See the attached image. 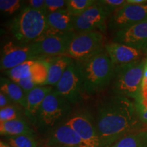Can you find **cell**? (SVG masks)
Listing matches in <instances>:
<instances>
[{
  "instance_id": "obj_19",
  "label": "cell",
  "mask_w": 147,
  "mask_h": 147,
  "mask_svg": "<svg viewBox=\"0 0 147 147\" xmlns=\"http://www.w3.org/2000/svg\"><path fill=\"white\" fill-rule=\"evenodd\" d=\"M0 134L6 138L21 135L34 136L35 131L24 119H18L0 123Z\"/></svg>"
},
{
  "instance_id": "obj_37",
  "label": "cell",
  "mask_w": 147,
  "mask_h": 147,
  "mask_svg": "<svg viewBox=\"0 0 147 147\" xmlns=\"http://www.w3.org/2000/svg\"><path fill=\"white\" fill-rule=\"evenodd\" d=\"M40 147H52V146H45V145H43V146H40Z\"/></svg>"
},
{
  "instance_id": "obj_8",
  "label": "cell",
  "mask_w": 147,
  "mask_h": 147,
  "mask_svg": "<svg viewBox=\"0 0 147 147\" xmlns=\"http://www.w3.org/2000/svg\"><path fill=\"white\" fill-rule=\"evenodd\" d=\"M55 89L71 105L80 102L83 89L81 69L78 61H73L55 86Z\"/></svg>"
},
{
  "instance_id": "obj_28",
  "label": "cell",
  "mask_w": 147,
  "mask_h": 147,
  "mask_svg": "<svg viewBox=\"0 0 147 147\" xmlns=\"http://www.w3.org/2000/svg\"><path fill=\"white\" fill-rule=\"evenodd\" d=\"M23 2L19 0H1L0 10L7 15H12L22 8Z\"/></svg>"
},
{
  "instance_id": "obj_5",
  "label": "cell",
  "mask_w": 147,
  "mask_h": 147,
  "mask_svg": "<svg viewBox=\"0 0 147 147\" xmlns=\"http://www.w3.org/2000/svg\"><path fill=\"white\" fill-rule=\"evenodd\" d=\"M71 105L54 89L42 103L37 113L35 125L40 130L51 129L69 115Z\"/></svg>"
},
{
  "instance_id": "obj_13",
  "label": "cell",
  "mask_w": 147,
  "mask_h": 147,
  "mask_svg": "<svg viewBox=\"0 0 147 147\" xmlns=\"http://www.w3.org/2000/svg\"><path fill=\"white\" fill-rule=\"evenodd\" d=\"M113 42L125 45L140 51L147 49V20L114 34Z\"/></svg>"
},
{
  "instance_id": "obj_4",
  "label": "cell",
  "mask_w": 147,
  "mask_h": 147,
  "mask_svg": "<svg viewBox=\"0 0 147 147\" xmlns=\"http://www.w3.org/2000/svg\"><path fill=\"white\" fill-rule=\"evenodd\" d=\"M145 59L115 66L113 80V91L115 95H120L134 102L142 91V82Z\"/></svg>"
},
{
  "instance_id": "obj_34",
  "label": "cell",
  "mask_w": 147,
  "mask_h": 147,
  "mask_svg": "<svg viewBox=\"0 0 147 147\" xmlns=\"http://www.w3.org/2000/svg\"><path fill=\"white\" fill-rule=\"evenodd\" d=\"M127 3L136 5H144L147 3V0H126Z\"/></svg>"
},
{
  "instance_id": "obj_36",
  "label": "cell",
  "mask_w": 147,
  "mask_h": 147,
  "mask_svg": "<svg viewBox=\"0 0 147 147\" xmlns=\"http://www.w3.org/2000/svg\"><path fill=\"white\" fill-rule=\"evenodd\" d=\"M144 52H145V54H146V57H147V49H146V50L144 51Z\"/></svg>"
},
{
  "instance_id": "obj_14",
  "label": "cell",
  "mask_w": 147,
  "mask_h": 147,
  "mask_svg": "<svg viewBox=\"0 0 147 147\" xmlns=\"http://www.w3.org/2000/svg\"><path fill=\"white\" fill-rule=\"evenodd\" d=\"M45 145L52 147H89L76 132L65 123L51 132Z\"/></svg>"
},
{
  "instance_id": "obj_22",
  "label": "cell",
  "mask_w": 147,
  "mask_h": 147,
  "mask_svg": "<svg viewBox=\"0 0 147 147\" xmlns=\"http://www.w3.org/2000/svg\"><path fill=\"white\" fill-rule=\"evenodd\" d=\"M36 60H30L16 66L14 68L5 71V75L14 82L24 80L32 76V69Z\"/></svg>"
},
{
  "instance_id": "obj_23",
  "label": "cell",
  "mask_w": 147,
  "mask_h": 147,
  "mask_svg": "<svg viewBox=\"0 0 147 147\" xmlns=\"http://www.w3.org/2000/svg\"><path fill=\"white\" fill-rule=\"evenodd\" d=\"M31 77L37 86L45 85L48 78V66L45 60H36Z\"/></svg>"
},
{
  "instance_id": "obj_9",
  "label": "cell",
  "mask_w": 147,
  "mask_h": 147,
  "mask_svg": "<svg viewBox=\"0 0 147 147\" xmlns=\"http://www.w3.org/2000/svg\"><path fill=\"white\" fill-rule=\"evenodd\" d=\"M147 20V3L136 5L127 3L110 16L108 29L114 32L129 28Z\"/></svg>"
},
{
  "instance_id": "obj_18",
  "label": "cell",
  "mask_w": 147,
  "mask_h": 147,
  "mask_svg": "<svg viewBox=\"0 0 147 147\" xmlns=\"http://www.w3.org/2000/svg\"><path fill=\"white\" fill-rule=\"evenodd\" d=\"M42 59L45 61L48 66V78L45 85L53 87L57 85L64 72L74 61L65 55L52 57Z\"/></svg>"
},
{
  "instance_id": "obj_15",
  "label": "cell",
  "mask_w": 147,
  "mask_h": 147,
  "mask_svg": "<svg viewBox=\"0 0 147 147\" xmlns=\"http://www.w3.org/2000/svg\"><path fill=\"white\" fill-rule=\"evenodd\" d=\"M105 51L115 66L134 63L144 59L143 51L117 42H112L106 45Z\"/></svg>"
},
{
  "instance_id": "obj_31",
  "label": "cell",
  "mask_w": 147,
  "mask_h": 147,
  "mask_svg": "<svg viewBox=\"0 0 147 147\" xmlns=\"http://www.w3.org/2000/svg\"><path fill=\"white\" fill-rule=\"evenodd\" d=\"M25 3L30 8L45 12V0H29L25 1Z\"/></svg>"
},
{
  "instance_id": "obj_17",
  "label": "cell",
  "mask_w": 147,
  "mask_h": 147,
  "mask_svg": "<svg viewBox=\"0 0 147 147\" xmlns=\"http://www.w3.org/2000/svg\"><path fill=\"white\" fill-rule=\"evenodd\" d=\"M47 29L52 34H67L74 31V17L67 9L47 14Z\"/></svg>"
},
{
  "instance_id": "obj_12",
  "label": "cell",
  "mask_w": 147,
  "mask_h": 147,
  "mask_svg": "<svg viewBox=\"0 0 147 147\" xmlns=\"http://www.w3.org/2000/svg\"><path fill=\"white\" fill-rule=\"evenodd\" d=\"M30 60H37L29 45L9 41L1 48L0 67L1 71H7Z\"/></svg>"
},
{
  "instance_id": "obj_16",
  "label": "cell",
  "mask_w": 147,
  "mask_h": 147,
  "mask_svg": "<svg viewBox=\"0 0 147 147\" xmlns=\"http://www.w3.org/2000/svg\"><path fill=\"white\" fill-rule=\"evenodd\" d=\"M53 90V87L51 86H38L27 93L24 112L31 123L35 125L37 113L45 97Z\"/></svg>"
},
{
  "instance_id": "obj_7",
  "label": "cell",
  "mask_w": 147,
  "mask_h": 147,
  "mask_svg": "<svg viewBox=\"0 0 147 147\" xmlns=\"http://www.w3.org/2000/svg\"><path fill=\"white\" fill-rule=\"evenodd\" d=\"M75 34L74 32L67 34H52L46 32L31 44L30 47L37 60L65 55Z\"/></svg>"
},
{
  "instance_id": "obj_30",
  "label": "cell",
  "mask_w": 147,
  "mask_h": 147,
  "mask_svg": "<svg viewBox=\"0 0 147 147\" xmlns=\"http://www.w3.org/2000/svg\"><path fill=\"white\" fill-rule=\"evenodd\" d=\"M97 3L111 16V14H113L116 10L125 4L126 1L125 0H99L97 1Z\"/></svg>"
},
{
  "instance_id": "obj_26",
  "label": "cell",
  "mask_w": 147,
  "mask_h": 147,
  "mask_svg": "<svg viewBox=\"0 0 147 147\" xmlns=\"http://www.w3.org/2000/svg\"><path fill=\"white\" fill-rule=\"evenodd\" d=\"M134 103L140 120L143 124H147V91H141Z\"/></svg>"
},
{
  "instance_id": "obj_25",
  "label": "cell",
  "mask_w": 147,
  "mask_h": 147,
  "mask_svg": "<svg viewBox=\"0 0 147 147\" xmlns=\"http://www.w3.org/2000/svg\"><path fill=\"white\" fill-rule=\"evenodd\" d=\"M5 141L12 147H38V143L34 136L21 135L6 137Z\"/></svg>"
},
{
  "instance_id": "obj_24",
  "label": "cell",
  "mask_w": 147,
  "mask_h": 147,
  "mask_svg": "<svg viewBox=\"0 0 147 147\" xmlns=\"http://www.w3.org/2000/svg\"><path fill=\"white\" fill-rule=\"evenodd\" d=\"M95 0H67V10L76 17L83 13L89 7L95 3Z\"/></svg>"
},
{
  "instance_id": "obj_32",
  "label": "cell",
  "mask_w": 147,
  "mask_h": 147,
  "mask_svg": "<svg viewBox=\"0 0 147 147\" xmlns=\"http://www.w3.org/2000/svg\"><path fill=\"white\" fill-rule=\"evenodd\" d=\"M12 101L3 92L0 93V108H3L12 104Z\"/></svg>"
},
{
  "instance_id": "obj_33",
  "label": "cell",
  "mask_w": 147,
  "mask_h": 147,
  "mask_svg": "<svg viewBox=\"0 0 147 147\" xmlns=\"http://www.w3.org/2000/svg\"><path fill=\"white\" fill-rule=\"evenodd\" d=\"M142 91H147V58L145 59L142 82Z\"/></svg>"
},
{
  "instance_id": "obj_3",
  "label": "cell",
  "mask_w": 147,
  "mask_h": 147,
  "mask_svg": "<svg viewBox=\"0 0 147 147\" xmlns=\"http://www.w3.org/2000/svg\"><path fill=\"white\" fill-rule=\"evenodd\" d=\"M47 29V16L42 11L25 5L11 20L10 30L19 44L29 45L40 38Z\"/></svg>"
},
{
  "instance_id": "obj_6",
  "label": "cell",
  "mask_w": 147,
  "mask_h": 147,
  "mask_svg": "<svg viewBox=\"0 0 147 147\" xmlns=\"http://www.w3.org/2000/svg\"><path fill=\"white\" fill-rule=\"evenodd\" d=\"M105 46L102 32L76 33L65 55L76 61H83L105 51Z\"/></svg>"
},
{
  "instance_id": "obj_10",
  "label": "cell",
  "mask_w": 147,
  "mask_h": 147,
  "mask_svg": "<svg viewBox=\"0 0 147 147\" xmlns=\"http://www.w3.org/2000/svg\"><path fill=\"white\" fill-rule=\"evenodd\" d=\"M110 14L97 3V1L83 13L74 18L75 33L100 32L104 34L107 28V20Z\"/></svg>"
},
{
  "instance_id": "obj_2",
  "label": "cell",
  "mask_w": 147,
  "mask_h": 147,
  "mask_svg": "<svg viewBox=\"0 0 147 147\" xmlns=\"http://www.w3.org/2000/svg\"><path fill=\"white\" fill-rule=\"evenodd\" d=\"M78 62L81 69L83 93L89 95L100 93L113 81L115 65L106 51Z\"/></svg>"
},
{
  "instance_id": "obj_1",
  "label": "cell",
  "mask_w": 147,
  "mask_h": 147,
  "mask_svg": "<svg viewBox=\"0 0 147 147\" xmlns=\"http://www.w3.org/2000/svg\"><path fill=\"white\" fill-rule=\"evenodd\" d=\"M142 126L135 103L127 97L114 95L97 106L96 127L100 147H110L125 136L142 129Z\"/></svg>"
},
{
  "instance_id": "obj_27",
  "label": "cell",
  "mask_w": 147,
  "mask_h": 147,
  "mask_svg": "<svg viewBox=\"0 0 147 147\" xmlns=\"http://www.w3.org/2000/svg\"><path fill=\"white\" fill-rule=\"evenodd\" d=\"M21 117V111L19 108L18 106H14L13 104L0 109V123L22 119Z\"/></svg>"
},
{
  "instance_id": "obj_21",
  "label": "cell",
  "mask_w": 147,
  "mask_h": 147,
  "mask_svg": "<svg viewBox=\"0 0 147 147\" xmlns=\"http://www.w3.org/2000/svg\"><path fill=\"white\" fill-rule=\"evenodd\" d=\"M110 147H147V129H140L125 136Z\"/></svg>"
},
{
  "instance_id": "obj_35",
  "label": "cell",
  "mask_w": 147,
  "mask_h": 147,
  "mask_svg": "<svg viewBox=\"0 0 147 147\" xmlns=\"http://www.w3.org/2000/svg\"><path fill=\"white\" fill-rule=\"evenodd\" d=\"M0 147H12L10 144H8L5 140H1L0 141Z\"/></svg>"
},
{
  "instance_id": "obj_11",
  "label": "cell",
  "mask_w": 147,
  "mask_h": 147,
  "mask_svg": "<svg viewBox=\"0 0 147 147\" xmlns=\"http://www.w3.org/2000/svg\"><path fill=\"white\" fill-rule=\"evenodd\" d=\"M89 147H100V142L92 116L87 111H80L71 115L65 121Z\"/></svg>"
},
{
  "instance_id": "obj_29",
  "label": "cell",
  "mask_w": 147,
  "mask_h": 147,
  "mask_svg": "<svg viewBox=\"0 0 147 147\" xmlns=\"http://www.w3.org/2000/svg\"><path fill=\"white\" fill-rule=\"evenodd\" d=\"M67 8V1L64 0H45V13L46 15L65 10Z\"/></svg>"
},
{
  "instance_id": "obj_20",
  "label": "cell",
  "mask_w": 147,
  "mask_h": 147,
  "mask_svg": "<svg viewBox=\"0 0 147 147\" xmlns=\"http://www.w3.org/2000/svg\"><path fill=\"white\" fill-rule=\"evenodd\" d=\"M0 89L8 96L12 102L23 108L26 103V93L16 82L8 78L1 77Z\"/></svg>"
}]
</instances>
